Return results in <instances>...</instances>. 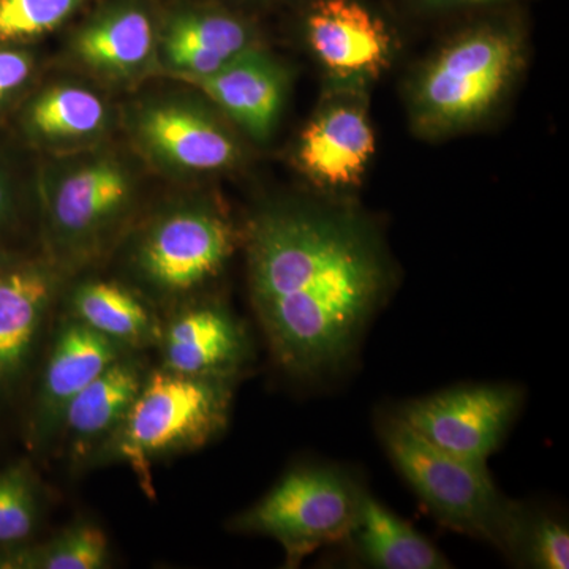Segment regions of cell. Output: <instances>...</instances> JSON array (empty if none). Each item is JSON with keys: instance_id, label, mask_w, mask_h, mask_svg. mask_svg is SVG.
<instances>
[{"instance_id": "cell-6", "label": "cell", "mask_w": 569, "mask_h": 569, "mask_svg": "<svg viewBox=\"0 0 569 569\" xmlns=\"http://www.w3.org/2000/svg\"><path fill=\"white\" fill-rule=\"evenodd\" d=\"M236 244L238 234L223 213L208 206H186L164 213L146 231L134 266L157 293H192L223 271Z\"/></svg>"}, {"instance_id": "cell-21", "label": "cell", "mask_w": 569, "mask_h": 569, "mask_svg": "<svg viewBox=\"0 0 569 569\" xmlns=\"http://www.w3.org/2000/svg\"><path fill=\"white\" fill-rule=\"evenodd\" d=\"M107 103L81 86L59 84L39 93L24 114L26 130L44 142H80L107 127Z\"/></svg>"}, {"instance_id": "cell-4", "label": "cell", "mask_w": 569, "mask_h": 569, "mask_svg": "<svg viewBox=\"0 0 569 569\" xmlns=\"http://www.w3.org/2000/svg\"><path fill=\"white\" fill-rule=\"evenodd\" d=\"M522 66V39L505 22L460 33L427 62L411 89V121L425 137L460 132L488 118Z\"/></svg>"}, {"instance_id": "cell-3", "label": "cell", "mask_w": 569, "mask_h": 569, "mask_svg": "<svg viewBox=\"0 0 569 569\" xmlns=\"http://www.w3.org/2000/svg\"><path fill=\"white\" fill-rule=\"evenodd\" d=\"M378 432L397 471L441 526L508 557L526 505L500 492L488 466L441 451L396 415L381 419Z\"/></svg>"}, {"instance_id": "cell-14", "label": "cell", "mask_w": 569, "mask_h": 569, "mask_svg": "<svg viewBox=\"0 0 569 569\" xmlns=\"http://www.w3.org/2000/svg\"><path fill=\"white\" fill-rule=\"evenodd\" d=\"M253 140L274 133L287 96V74L271 56L254 47L203 78H189Z\"/></svg>"}, {"instance_id": "cell-16", "label": "cell", "mask_w": 569, "mask_h": 569, "mask_svg": "<svg viewBox=\"0 0 569 569\" xmlns=\"http://www.w3.org/2000/svg\"><path fill=\"white\" fill-rule=\"evenodd\" d=\"M146 376L141 362L127 353L71 399L58 429L66 433L74 458H86L108 443L129 413Z\"/></svg>"}, {"instance_id": "cell-29", "label": "cell", "mask_w": 569, "mask_h": 569, "mask_svg": "<svg viewBox=\"0 0 569 569\" xmlns=\"http://www.w3.org/2000/svg\"><path fill=\"white\" fill-rule=\"evenodd\" d=\"M9 266H10L9 254H7L6 252H2V250H0V271H2V269L9 268Z\"/></svg>"}, {"instance_id": "cell-27", "label": "cell", "mask_w": 569, "mask_h": 569, "mask_svg": "<svg viewBox=\"0 0 569 569\" xmlns=\"http://www.w3.org/2000/svg\"><path fill=\"white\" fill-rule=\"evenodd\" d=\"M408 2L413 3L419 10L448 11L496 6V3L508 2V0H408Z\"/></svg>"}, {"instance_id": "cell-28", "label": "cell", "mask_w": 569, "mask_h": 569, "mask_svg": "<svg viewBox=\"0 0 569 569\" xmlns=\"http://www.w3.org/2000/svg\"><path fill=\"white\" fill-rule=\"evenodd\" d=\"M13 201H11V189L6 171L0 167V223L9 219Z\"/></svg>"}, {"instance_id": "cell-8", "label": "cell", "mask_w": 569, "mask_h": 569, "mask_svg": "<svg viewBox=\"0 0 569 569\" xmlns=\"http://www.w3.org/2000/svg\"><path fill=\"white\" fill-rule=\"evenodd\" d=\"M133 200V181L118 159L93 157L59 168L44 189L51 238L62 252H92Z\"/></svg>"}, {"instance_id": "cell-12", "label": "cell", "mask_w": 569, "mask_h": 569, "mask_svg": "<svg viewBox=\"0 0 569 569\" xmlns=\"http://www.w3.org/2000/svg\"><path fill=\"white\" fill-rule=\"evenodd\" d=\"M159 343L162 367L186 376L236 380L252 355L246 326L219 302L183 309L162 331Z\"/></svg>"}, {"instance_id": "cell-2", "label": "cell", "mask_w": 569, "mask_h": 569, "mask_svg": "<svg viewBox=\"0 0 569 569\" xmlns=\"http://www.w3.org/2000/svg\"><path fill=\"white\" fill-rule=\"evenodd\" d=\"M234 383V378L153 370L100 451L132 468L141 489L152 497L157 462L204 448L227 429Z\"/></svg>"}, {"instance_id": "cell-11", "label": "cell", "mask_w": 569, "mask_h": 569, "mask_svg": "<svg viewBox=\"0 0 569 569\" xmlns=\"http://www.w3.org/2000/svg\"><path fill=\"white\" fill-rule=\"evenodd\" d=\"M133 130L153 162L179 173H212L239 159L238 142L222 123L192 104H148L138 112Z\"/></svg>"}, {"instance_id": "cell-26", "label": "cell", "mask_w": 569, "mask_h": 569, "mask_svg": "<svg viewBox=\"0 0 569 569\" xmlns=\"http://www.w3.org/2000/svg\"><path fill=\"white\" fill-rule=\"evenodd\" d=\"M33 73V59L20 47L0 48V107L13 99L28 84Z\"/></svg>"}, {"instance_id": "cell-1", "label": "cell", "mask_w": 569, "mask_h": 569, "mask_svg": "<svg viewBox=\"0 0 569 569\" xmlns=\"http://www.w3.org/2000/svg\"><path fill=\"white\" fill-rule=\"evenodd\" d=\"M250 298L277 365L335 376L387 302L392 272L376 231L350 212L274 206L247 230Z\"/></svg>"}, {"instance_id": "cell-5", "label": "cell", "mask_w": 569, "mask_h": 569, "mask_svg": "<svg viewBox=\"0 0 569 569\" xmlns=\"http://www.w3.org/2000/svg\"><path fill=\"white\" fill-rule=\"evenodd\" d=\"M365 493L342 468L296 467L253 507L236 516L230 529L274 539L282 546L284 567L298 568L317 549L346 539Z\"/></svg>"}, {"instance_id": "cell-18", "label": "cell", "mask_w": 569, "mask_h": 569, "mask_svg": "<svg viewBox=\"0 0 569 569\" xmlns=\"http://www.w3.org/2000/svg\"><path fill=\"white\" fill-rule=\"evenodd\" d=\"M348 545L359 563L377 569H448L451 561L407 520L365 493Z\"/></svg>"}, {"instance_id": "cell-9", "label": "cell", "mask_w": 569, "mask_h": 569, "mask_svg": "<svg viewBox=\"0 0 569 569\" xmlns=\"http://www.w3.org/2000/svg\"><path fill=\"white\" fill-rule=\"evenodd\" d=\"M361 92L362 86L336 82L302 130L296 157L299 168L318 187L356 186L376 153V134Z\"/></svg>"}, {"instance_id": "cell-17", "label": "cell", "mask_w": 569, "mask_h": 569, "mask_svg": "<svg viewBox=\"0 0 569 569\" xmlns=\"http://www.w3.org/2000/svg\"><path fill=\"white\" fill-rule=\"evenodd\" d=\"M56 287L54 274L43 266H9L0 271V388L24 369Z\"/></svg>"}, {"instance_id": "cell-7", "label": "cell", "mask_w": 569, "mask_h": 569, "mask_svg": "<svg viewBox=\"0 0 569 569\" xmlns=\"http://www.w3.org/2000/svg\"><path fill=\"white\" fill-rule=\"evenodd\" d=\"M522 403L523 391L515 385H462L410 400L395 415L441 451L488 466Z\"/></svg>"}, {"instance_id": "cell-23", "label": "cell", "mask_w": 569, "mask_h": 569, "mask_svg": "<svg viewBox=\"0 0 569 569\" xmlns=\"http://www.w3.org/2000/svg\"><path fill=\"white\" fill-rule=\"evenodd\" d=\"M88 0H0V48L20 47L66 24Z\"/></svg>"}, {"instance_id": "cell-13", "label": "cell", "mask_w": 569, "mask_h": 569, "mask_svg": "<svg viewBox=\"0 0 569 569\" xmlns=\"http://www.w3.org/2000/svg\"><path fill=\"white\" fill-rule=\"evenodd\" d=\"M159 32L149 0H110L78 29L71 50L96 73L133 78L151 62Z\"/></svg>"}, {"instance_id": "cell-20", "label": "cell", "mask_w": 569, "mask_h": 569, "mask_svg": "<svg viewBox=\"0 0 569 569\" xmlns=\"http://www.w3.org/2000/svg\"><path fill=\"white\" fill-rule=\"evenodd\" d=\"M159 47H182L231 62L258 47L249 21L216 6L176 7L160 24Z\"/></svg>"}, {"instance_id": "cell-19", "label": "cell", "mask_w": 569, "mask_h": 569, "mask_svg": "<svg viewBox=\"0 0 569 569\" xmlns=\"http://www.w3.org/2000/svg\"><path fill=\"white\" fill-rule=\"evenodd\" d=\"M71 310L74 320L127 350L152 346L162 336L151 310L119 283L104 280L82 283L71 296Z\"/></svg>"}, {"instance_id": "cell-22", "label": "cell", "mask_w": 569, "mask_h": 569, "mask_svg": "<svg viewBox=\"0 0 569 569\" xmlns=\"http://www.w3.org/2000/svg\"><path fill=\"white\" fill-rule=\"evenodd\" d=\"M110 561L107 533L92 522L71 523L51 541L0 557V568L102 569Z\"/></svg>"}, {"instance_id": "cell-24", "label": "cell", "mask_w": 569, "mask_h": 569, "mask_svg": "<svg viewBox=\"0 0 569 569\" xmlns=\"http://www.w3.org/2000/svg\"><path fill=\"white\" fill-rule=\"evenodd\" d=\"M508 559L526 568L568 569V527L546 512L526 507Z\"/></svg>"}, {"instance_id": "cell-15", "label": "cell", "mask_w": 569, "mask_h": 569, "mask_svg": "<svg viewBox=\"0 0 569 569\" xmlns=\"http://www.w3.org/2000/svg\"><path fill=\"white\" fill-rule=\"evenodd\" d=\"M127 353L129 350L126 347L74 318L63 325L41 381L37 403V429L40 436L58 429L71 399Z\"/></svg>"}, {"instance_id": "cell-25", "label": "cell", "mask_w": 569, "mask_h": 569, "mask_svg": "<svg viewBox=\"0 0 569 569\" xmlns=\"http://www.w3.org/2000/svg\"><path fill=\"white\" fill-rule=\"evenodd\" d=\"M39 520V493L24 463L0 470V548L28 541Z\"/></svg>"}, {"instance_id": "cell-10", "label": "cell", "mask_w": 569, "mask_h": 569, "mask_svg": "<svg viewBox=\"0 0 569 569\" xmlns=\"http://www.w3.org/2000/svg\"><path fill=\"white\" fill-rule=\"evenodd\" d=\"M305 31L310 50L340 84L365 86L388 69L395 51L388 26L359 0H316Z\"/></svg>"}]
</instances>
